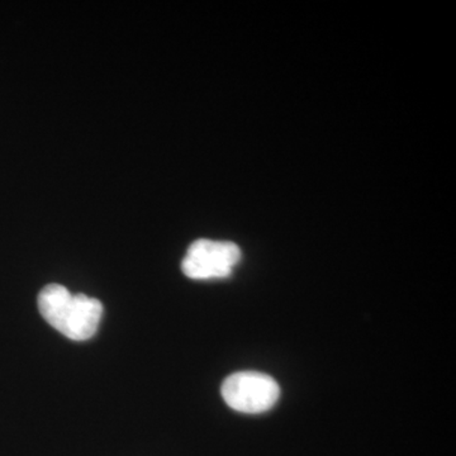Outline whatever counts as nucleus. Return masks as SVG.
I'll return each mask as SVG.
<instances>
[{
	"instance_id": "7ed1b4c3",
	"label": "nucleus",
	"mask_w": 456,
	"mask_h": 456,
	"mask_svg": "<svg viewBox=\"0 0 456 456\" xmlns=\"http://www.w3.org/2000/svg\"><path fill=\"white\" fill-rule=\"evenodd\" d=\"M240 260L241 250L233 242L200 239L189 246L182 270L188 278L196 281L224 279L232 274Z\"/></svg>"
},
{
	"instance_id": "f257e3e1",
	"label": "nucleus",
	"mask_w": 456,
	"mask_h": 456,
	"mask_svg": "<svg viewBox=\"0 0 456 456\" xmlns=\"http://www.w3.org/2000/svg\"><path fill=\"white\" fill-rule=\"evenodd\" d=\"M37 303L46 322L70 340L86 341L97 334L103 316V305L98 299L50 284L38 294Z\"/></svg>"
},
{
	"instance_id": "f03ea898",
	"label": "nucleus",
	"mask_w": 456,
	"mask_h": 456,
	"mask_svg": "<svg viewBox=\"0 0 456 456\" xmlns=\"http://www.w3.org/2000/svg\"><path fill=\"white\" fill-rule=\"evenodd\" d=\"M222 397L237 412L263 413L272 410L281 397L274 378L259 371H239L224 379Z\"/></svg>"
}]
</instances>
